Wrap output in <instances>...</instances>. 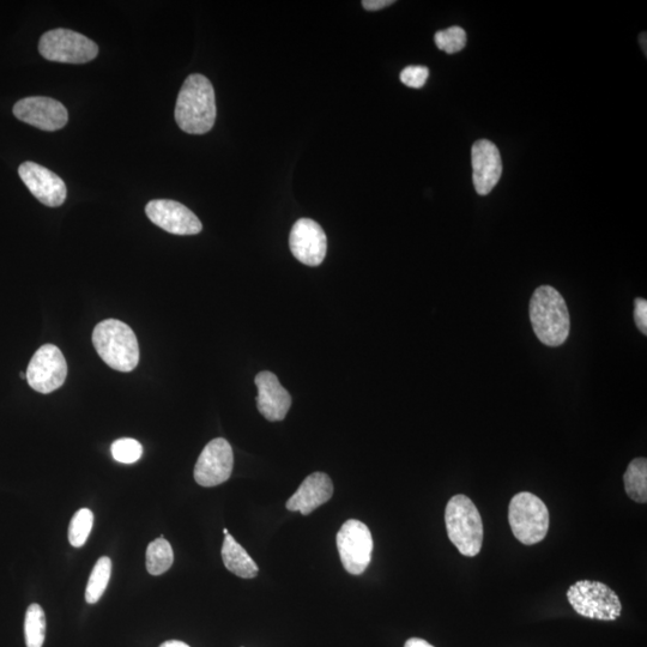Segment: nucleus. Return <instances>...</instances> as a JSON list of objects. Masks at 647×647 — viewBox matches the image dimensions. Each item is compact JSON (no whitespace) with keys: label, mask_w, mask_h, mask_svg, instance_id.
Segmentation results:
<instances>
[{"label":"nucleus","mask_w":647,"mask_h":647,"mask_svg":"<svg viewBox=\"0 0 647 647\" xmlns=\"http://www.w3.org/2000/svg\"><path fill=\"white\" fill-rule=\"evenodd\" d=\"M149 220L171 234L196 235L202 232V222L192 211L171 199H155L145 207Z\"/></svg>","instance_id":"nucleus-12"},{"label":"nucleus","mask_w":647,"mask_h":647,"mask_svg":"<svg viewBox=\"0 0 647 647\" xmlns=\"http://www.w3.org/2000/svg\"><path fill=\"white\" fill-rule=\"evenodd\" d=\"M625 489L628 497L639 504L647 503V461L636 458L628 465L624 475Z\"/></svg>","instance_id":"nucleus-19"},{"label":"nucleus","mask_w":647,"mask_h":647,"mask_svg":"<svg viewBox=\"0 0 647 647\" xmlns=\"http://www.w3.org/2000/svg\"><path fill=\"white\" fill-rule=\"evenodd\" d=\"M255 383L258 388L257 405L259 413L271 422L286 419L292 396L283 388L274 373L263 371L257 374Z\"/></svg>","instance_id":"nucleus-16"},{"label":"nucleus","mask_w":647,"mask_h":647,"mask_svg":"<svg viewBox=\"0 0 647 647\" xmlns=\"http://www.w3.org/2000/svg\"><path fill=\"white\" fill-rule=\"evenodd\" d=\"M27 647H42L46 636V616L39 604H32L27 609L24 621Z\"/></svg>","instance_id":"nucleus-22"},{"label":"nucleus","mask_w":647,"mask_h":647,"mask_svg":"<svg viewBox=\"0 0 647 647\" xmlns=\"http://www.w3.org/2000/svg\"><path fill=\"white\" fill-rule=\"evenodd\" d=\"M174 554L171 544L161 536L147 549V570L151 576H161L172 567Z\"/></svg>","instance_id":"nucleus-20"},{"label":"nucleus","mask_w":647,"mask_h":647,"mask_svg":"<svg viewBox=\"0 0 647 647\" xmlns=\"http://www.w3.org/2000/svg\"><path fill=\"white\" fill-rule=\"evenodd\" d=\"M429 77V70L426 66H408L401 72V81L405 86L420 89L425 86Z\"/></svg>","instance_id":"nucleus-26"},{"label":"nucleus","mask_w":647,"mask_h":647,"mask_svg":"<svg viewBox=\"0 0 647 647\" xmlns=\"http://www.w3.org/2000/svg\"><path fill=\"white\" fill-rule=\"evenodd\" d=\"M530 320L535 335L548 347H560L570 335L566 301L553 287L541 286L530 301Z\"/></svg>","instance_id":"nucleus-2"},{"label":"nucleus","mask_w":647,"mask_h":647,"mask_svg":"<svg viewBox=\"0 0 647 647\" xmlns=\"http://www.w3.org/2000/svg\"><path fill=\"white\" fill-rule=\"evenodd\" d=\"M404 647H434L432 644L426 642V640L420 638H411L405 643Z\"/></svg>","instance_id":"nucleus-29"},{"label":"nucleus","mask_w":647,"mask_h":647,"mask_svg":"<svg viewBox=\"0 0 647 647\" xmlns=\"http://www.w3.org/2000/svg\"><path fill=\"white\" fill-rule=\"evenodd\" d=\"M336 542L346 571L354 576L364 573L371 564L373 553V538L368 526L360 520H347L338 531Z\"/></svg>","instance_id":"nucleus-8"},{"label":"nucleus","mask_w":647,"mask_h":647,"mask_svg":"<svg viewBox=\"0 0 647 647\" xmlns=\"http://www.w3.org/2000/svg\"><path fill=\"white\" fill-rule=\"evenodd\" d=\"M39 52L51 62L86 64L98 57L99 47L87 36L60 28L41 36Z\"/></svg>","instance_id":"nucleus-7"},{"label":"nucleus","mask_w":647,"mask_h":647,"mask_svg":"<svg viewBox=\"0 0 647 647\" xmlns=\"http://www.w3.org/2000/svg\"><path fill=\"white\" fill-rule=\"evenodd\" d=\"M509 522L513 535L520 543L534 546L548 534V507L532 493H518L510 503Z\"/></svg>","instance_id":"nucleus-6"},{"label":"nucleus","mask_w":647,"mask_h":647,"mask_svg":"<svg viewBox=\"0 0 647 647\" xmlns=\"http://www.w3.org/2000/svg\"><path fill=\"white\" fill-rule=\"evenodd\" d=\"M223 534L228 535L229 534L228 529H223Z\"/></svg>","instance_id":"nucleus-33"},{"label":"nucleus","mask_w":647,"mask_h":647,"mask_svg":"<svg viewBox=\"0 0 647 647\" xmlns=\"http://www.w3.org/2000/svg\"><path fill=\"white\" fill-rule=\"evenodd\" d=\"M639 40H640V46H642V48H643V50H644V52H645V56H646V52H647V48H646V33H642V34H640V38H639Z\"/></svg>","instance_id":"nucleus-31"},{"label":"nucleus","mask_w":647,"mask_h":647,"mask_svg":"<svg viewBox=\"0 0 647 647\" xmlns=\"http://www.w3.org/2000/svg\"><path fill=\"white\" fill-rule=\"evenodd\" d=\"M473 163V181L475 190L480 196H487L498 185L503 174V161L500 151L488 139H480L471 149Z\"/></svg>","instance_id":"nucleus-15"},{"label":"nucleus","mask_w":647,"mask_h":647,"mask_svg":"<svg viewBox=\"0 0 647 647\" xmlns=\"http://www.w3.org/2000/svg\"><path fill=\"white\" fill-rule=\"evenodd\" d=\"M160 647H190L184 642H180V640H168V642L163 643Z\"/></svg>","instance_id":"nucleus-30"},{"label":"nucleus","mask_w":647,"mask_h":647,"mask_svg":"<svg viewBox=\"0 0 647 647\" xmlns=\"http://www.w3.org/2000/svg\"><path fill=\"white\" fill-rule=\"evenodd\" d=\"M14 114L21 122L44 131H58L68 124L69 113L62 102L34 96L17 102Z\"/></svg>","instance_id":"nucleus-11"},{"label":"nucleus","mask_w":647,"mask_h":647,"mask_svg":"<svg viewBox=\"0 0 647 647\" xmlns=\"http://www.w3.org/2000/svg\"><path fill=\"white\" fill-rule=\"evenodd\" d=\"M435 45L447 54H455L464 50L467 45V33L458 26L441 30L434 36Z\"/></svg>","instance_id":"nucleus-24"},{"label":"nucleus","mask_w":647,"mask_h":647,"mask_svg":"<svg viewBox=\"0 0 647 647\" xmlns=\"http://www.w3.org/2000/svg\"><path fill=\"white\" fill-rule=\"evenodd\" d=\"M112 573V561L107 556L96 562L86 589V601L95 604L104 596Z\"/></svg>","instance_id":"nucleus-21"},{"label":"nucleus","mask_w":647,"mask_h":647,"mask_svg":"<svg viewBox=\"0 0 647 647\" xmlns=\"http://www.w3.org/2000/svg\"><path fill=\"white\" fill-rule=\"evenodd\" d=\"M447 535L458 552L469 558L479 555L483 543V523L479 510L468 497L455 495L446 506Z\"/></svg>","instance_id":"nucleus-4"},{"label":"nucleus","mask_w":647,"mask_h":647,"mask_svg":"<svg viewBox=\"0 0 647 647\" xmlns=\"http://www.w3.org/2000/svg\"><path fill=\"white\" fill-rule=\"evenodd\" d=\"M216 114L213 84L203 75L187 77L175 106L179 128L190 135H204L214 128Z\"/></svg>","instance_id":"nucleus-1"},{"label":"nucleus","mask_w":647,"mask_h":647,"mask_svg":"<svg viewBox=\"0 0 647 647\" xmlns=\"http://www.w3.org/2000/svg\"><path fill=\"white\" fill-rule=\"evenodd\" d=\"M332 494L334 485L330 477L324 473H314L301 483L298 491L288 500L287 509L308 516L319 506L328 503Z\"/></svg>","instance_id":"nucleus-17"},{"label":"nucleus","mask_w":647,"mask_h":647,"mask_svg":"<svg viewBox=\"0 0 647 647\" xmlns=\"http://www.w3.org/2000/svg\"><path fill=\"white\" fill-rule=\"evenodd\" d=\"M94 515L88 509H82L76 512L69 526V542L76 548L83 547L86 544L90 531L93 529Z\"/></svg>","instance_id":"nucleus-23"},{"label":"nucleus","mask_w":647,"mask_h":647,"mask_svg":"<svg viewBox=\"0 0 647 647\" xmlns=\"http://www.w3.org/2000/svg\"><path fill=\"white\" fill-rule=\"evenodd\" d=\"M24 185L46 207L57 208L66 199V185L62 178L38 163L27 161L18 168Z\"/></svg>","instance_id":"nucleus-14"},{"label":"nucleus","mask_w":647,"mask_h":647,"mask_svg":"<svg viewBox=\"0 0 647 647\" xmlns=\"http://www.w3.org/2000/svg\"><path fill=\"white\" fill-rule=\"evenodd\" d=\"M20 377L23 379H27L26 373H20Z\"/></svg>","instance_id":"nucleus-32"},{"label":"nucleus","mask_w":647,"mask_h":647,"mask_svg":"<svg viewBox=\"0 0 647 647\" xmlns=\"http://www.w3.org/2000/svg\"><path fill=\"white\" fill-rule=\"evenodd\" d=\"M393 3H395L393 2V0H364V2H362V5H364V8L366 10L378 11L384 8H388V6L392 5Z\"/></svg>","instance_id":"nucleus-28"},{"label":"nucleus","mask_w":647,"mask_h":647,"mask_svg":"<svg viewBox=\"0 0 647 647\" xmlns=\"http://www.w3.org/2000/svg\"><path fill=\"white\" fill-rule=\"evenodd\" d=\"M112 456L117 462L133 464L142 457L143 447L137 440L124 438L114 441L111 447Z\"/></svg>","instance_id":"nucleus-25"},{"label":"nucleus","mask_w":647,"mask_h":647,"mask_svg":"<svg viewBox=\"0 0 647 647\" xmlns=\"http://www.w3.org/2000/svg\"><path fill=\"white\" fill-rule=\"evenodd\" d=\"M26 376L30 388L47 395L62 388L68 376V364L58 347L45 344L30 360Z\"/></svg>","instance_id":"nucleus-9"},{"label":"nucleus","mask_w":647,"mask_h":647,"mask_svg":"<svg viewBox=\"0 0 647 647\" xmlns=\"http://www.w3.org/2000/svg\"><path fill=\"white\" fill-rule=\"evenodd\" d=\"M222 560L228 571L240 578L251 579L258 574V566L249 553L234 540L231 534L225 536L222 546Z\"/></svg>","instance_id":"nucleus-18"},{"label":"nucleus","mask_w":647,"mask_h":647,"mask_svg":"<svg viewBox=\"0 0 647 647\" xmlns=\"http://www.w3.org/2000/svg\"><path fill=\"white\" fill-rule=\"evenodd\" d=\"M289 247L293 256L302 264L319 266L326 257L328 240L316 221L300 219L290 232Z\"/></svg>","instance_id":"nucleus-13"},{"label":"nucleus","mask_w":647,"mask_h":647,"mask_svg":"<svg viewBox=\"0 0 647 647\" xmlns=\"http://www.w3.org/2000/svg\"><path fill=\"white\" fill-rule=\"evenodd\" d=\"M634 320L640 332L647 335V301L643 298H638L634 301Z\"/></svg>","instance_id":"nucleus-27"},{"label":"nucleus","mask_w":647,"mask_h":647,"mask_svg":"<svg viewBox=\"0 0 647 647\" xmlns=\"http://www.w3.org/2000/svg\"><path fill=\"white\" fill-rule=\"evenodd\" d=\"M234 455L226 439L217 438L204 447L195 467V480L199 486L222 485L232 475Z\"/></svg>","instance_id":"nucleus-10"},{"label":"nucleus","mask_w":647,"mask_h":647,"mask_svg":"<svg viewBox=\"0 0 647 647\" xmlns=\"http://www.w3.org/2000/svg\"><path fill=\"white\" fill-rule=\"evenodd\" d=\"M567 600L574 612L586 619L615 621L622 613L619 596L608 585L600 582L580 580L568 589Z\"/></svg>","instance_id":"nucleus-5"},{"label":"nucleus","mask_w":647,"mask_h":647,"mask_svg":"<svg viewBox=\"0 0 647 647\" xmlns=\"http://www.w3.org/2000/svg\"><path fill=\"white\" fill-rule=\"evenodd\" d=\"M93 344L100 358L113 370L128 373L138 365L139 346L135 332L117 319L95 326Z\"/></svg>","instance_id":"nucleus-3"}]
</instances>
